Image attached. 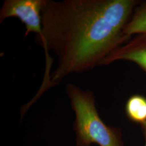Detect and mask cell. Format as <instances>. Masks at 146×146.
Here are the masks:
<instances>
[{
    "label": "cell",
    "instance_id": "obj_1",
    "mask_svg": "<svg viewBox=\"0 0 146 146\" xmlns=\"http://www.w3.org/2000/svg\"><path fill=\"white\" fill-rule=\"evenodd\" d=\"M138 0H44L41 11L42 35L36 37L44 50L46 72L52 52L58 64L51 86L73 74L100 66L131 37L124 33Z\"/></svg>",
    "mask_w": 146,
    "mask_h": 146
},
{
    "label": "cell",
    "instance_id": "obj_2",
    "mask_svg": "<svg viewBox=\"0 0 146 146\" xmlns=\"http://www.w3.org/2000/svg\"><path fill=\"white\" fill-rule=\"evenodd\" d=\"M66 92L75 114L77 146H123L120 128L106 125L101 119L92 92L72 83L67 84Z\"/></svg>",
    "mask_w": 146,
    "mask_h": 146
},
{
    "label": "cell",
    "instance_id": "obj_3",
    "mask_svg": "<svg viewBox=\"0 0 146 146\" xmlns=\"http://www.w3.org/2000/svg\"><path fill=\"white\" fill-rule=\"evenodd\" d=\"M44 0H5L0 11V23L10 17L18 18L26 28L25 37L34 33L42 35L41 11Z\"/></svg>",
    "mask_w": 146,
    "mask_h": 146
},
{
    "label": "cell",
    "instance_id": "obj_4",
    "mask_svg": "<svg viewBox=\"0 0 146 146\" xmlns=\"http://www.w3.org/2000/svg\"><path fill=\"white\" fill-rule=\"evenodd\" d=\"M117 61L134 63L146 73V34L132 37L104 59L100 66L108 65Z\"/></svg>",
    "mask_w": 146,
    "mask_h": 146
},
{
    "label": "cell",
    "instance_id": "obj_5",
    "mask_svg": "<svg viewBox=\"0 0 146 146\" xmlns=\"http://www.w3.org/2000/svg\"><path fill=\"white\" fill-rule=\"evenodd\" d=\"M125 111L128 119L140 125L146 122V98L134 94L127 101Z\"/></svg>",
    "mask_w": 146,
    "mask_h": 146
},
{
    "label": "cell",
    "instance_id": "obj_6",
    "mask_svg": "<svg viewBox=\"0 0 146 146\" xmlns=\"http://www.w3.org/2000/svg\"><path fill=\"white\" fill-rule=\"evenodd\" d=\"M124 33L131 37L146 34V1L140 2L136 7L130 20L125 25Z\"/></svg>",
    "mask_w": 146,
    "mask_h": 146
},
{
    "label": "cell",
    "instance_id": "obj_7",
    "mask_svg": "<svg viewBox=\"0 0 146 146\" xmlns=\"http://www.w3.org/2000/svg\"><path fill=\"white\" fill-rule=\"evenodd\" d=\"M140 127L145 140V143L144 146H146V122L140 125Z\"/></svg>",
    "mask_w": 146,
    "mask_h": 146
}]
</instances>
